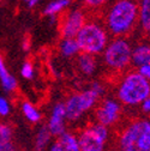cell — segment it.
<instances>
[{
	"label": "cell",
	"instance_id": "obj_12",
	"mask_svg": "<svg viewBox=\"0 0 150 151\" xmlns=\"http://www.w3.org/2000/svg\"><path fill=\"white\" fill-rule=\"evenodd\" d=\"M77 67L79 72L84 76H92L97 70L96 55H92L85 52H81L77 56Z\"/></svg>",
	"mask_w": 150,
	"mask_h": 151
},
{
	"label": "cell",
	"instance_id": "obj_4",
	"mask_svg": "<svg viewBox=\"0 0 150 151\" xmlns=\"http://www.w3.org/2000/svg\"><path fill=\"white\" fill-rule=\"evenodd\" d=\"M103 93V84L100 82H92L88 89L70 95L64 101L67 121L77 122L83 119L92 108H95Z\"/></svg>",
	"mask_w": 150,
	"mask_h": 151
},
{
	"label": "cell",
	"instance_id": "obj_3",
	"mask_svg": "<svg viewBox=\"0 0 150 151\" xmlns=\"http://www.w3.org/2000/svg\"><path fill=\"white\" fill-rule=\"evenodd\" d=\"M117 151H150V120H130L117 136Z\"/></svg>",
	"mask_w": 150,
	"mask_h": 151
},
{
	"label": "cell",
	"instance_id": "obj_26",
	"mask_svg": "<svg viewBox=\"0 0 150 151\" xmlns=\"http://www.w3.org/2000/svg\"><path fill=\"white\" fill-rule=\"evenodd\" d=\"M47 151H65V150H64V147L60 145V143L57 140V142L50 143V145L48 146Z\"/></svg>",
	"mask_w": 150,
	"mask_h": 151
},
{
	"label": "cell",
	"instance_id": "obj_21",
	"mask_svg": "<svg viewBox=\"0 0 150 151\" xmlns=\"http://www.w3.org/2000/svg\"><path fill=\"white\" fill-rule=\"evenodd\" d=\"M21 74L24 79H32L35 77V67L32 65V63L30 61H24L22 67H21Z\"/></svg>",
	"mask_w": 150,
	"mask_h": 151
},
{
	"label": "cell",
	"instance_id": "obj_7",
	"mask_svg": "<svg viewBox=\"0 0 150 151\" xmlns=\"http://www.w3.org/2000/svg\"><path fill=\"white\" fill-rule=\"evenodd\" d=\"M77 137L81 151H105L109 139V127L95 121L81 129Z\"/></svg>",
	"mask_w": 150,
	"mask_h": 151
},
{
	"label": "cell",
	"instance_id": "obj_19",
	"mask_svg": "<svg viewBox=\"0 0 150 151\" xmlns=\"http://www.w3.org/2000/svg\"><path fill=\"white\" fill-rule=\"evenodd\" d=\"M70 5H71V0H52L46 5L43 10V14L47 17H57L58 14L66 11Z\"/></svg>",
	"mask_w": 150,
	"mask_h": 151
},
{
	"label": "cell",
	"instance_id": "obj_27",
	"mask_svg": "<svg viewBox=\"0 0 150 151\" xmlns=\"http://www.w3.org/2000/svg\"><path fill=\"white\" fill-rule=\"evenodd\" d=\"M142 109L144 113H148V114H150V95L144 100V102L142 103Z\"/></svg>",
	"mask_w": 150,
	"mask_h": 151
},
{
	"label": "cell",
	"instance_id": "obj_9",
	"mask_svg": "<svg viewBox=\"0 0 150 151\" xmlns=\"http://www.w3.org/2000/svg\"><path fill=\"white\" fill-rule=\"evenodd\" d=\"M87 21V13L83 9H72L66 11L59 21L60 35L63 37H76Z\"/></svg>",
	"mask_w": 150,
	"mask_h": 151
},
{
	"label": "cell",
	"instance_id": "obj_6",
	"mask_svg": "<svg viewBox=\"0 0 150 151\" xmlns=\"http://www.w3.org/2000/svg\"><path fill=\"white\" fill-rule=\"evenodd\" d=\"M76 40L81 48V52H85L92 55H99L103 52L109 41V34L102 22L90 19L84 23Z\"/></svg>",
	"mask_w": 150,
	"mask_h": 151
},
{
	"label": "cell",
	"instance_id": "obj_16",
	"mask_svg": "<svg viewBox=\"0 0 150 151\" xmlns=\"http://www.w3.org/2000/svg\"><path fill=\"white\" fill-rule=\"evenodd\" d=\"M52 137L53 136L47 128V126H41L37 129L35 134V139H34L35 151H46L52 143Z\"/></svg>",
	"mask_w": 150,
	"mask_h": 151
},
{
	"label": "cell",
	"instance_id": "obj_17",
	"mask_svg": "<svg viewBox=\"0 0 150 151\" xmlns=\"http://www.w3.org/2000/svg\"><path fill=\"white\" fill-rule=\"evenodd\" d=\"M21 111L23 116L27 119V121L32 125L39 124L42 120V113L40 111V109L29 101H23L21 103Z\"/></svg>",
	"mask_w": 150,
	"mask_h": 151
},
{
	"label": "cell",
	"instance_id": "obj_18",
	"mask_svg": "<svg viewBox=\"0 0 150 151\" xmlns=\"http://www.w3.org/2000/svg\"><path fill=\"white\" fill-rule=\"evenodd\" d=\"M57 138H58L57 140L60 143V145L64 147L65 151H81L78 137H77V134H74L73 132L65 131L64 133H61Z\"/></svg>",
	"mask_w": 150,
	"mask_h": 151
},
{
	"label": "cell",
	"instance_id": "obj_8",
	"mask_svg": "<svg viewBox=\"0 0 150 151\" xmlns=\"http://www.w3.org/2000/svg\"><path fill=\"white\" fill-rule=\"evenodd\" d=\"M123 114V104L117 99H105L95 109V120L107 127H113L119 124Z\"/></svg>",
	"mask_w": 150,
	"mask_h": 151
},
{
	"label": "cell",
	"instance_id": "obj_10",
	"mask_svg": "<svg viewBox=\"0 0 150 151\" xmlns=\"http://www.w3.org/2000/svg\"><path fill=\"white\" fill-rule=\"evenodd\" d=\"M66 111L64 102H57L50 109V114L47 121V128L52 133L53 137H59L61 133L66 131Z\"/></svg>",
	"mask_w": 150,
	"mask_h": 151
},
{
	"label": "cell",
	"instance_id": "obj_13",
	"mask_svg": "<svg viewBox=\"0 0 150 151\" xmlns=\"http://www.w3.org/2000/svg\"><path fill=\"white\" fill-rule=\"evenodd\" d=\"M0 84H1L3 89L9 93L14 92L18 86V82L16 77L7 68L6 63L1 55H0Z\"/></svg>",
	"mask_w": 150,
	"mask_h": 151
},
{
	"label": "cell",
	"instance_id": "obj_22",
	"mask_svg": "<svg viewBox=\"0 0 150 151\" xmlns=\"http://www.w3.org/2000/svg\"><path fill=\"white\" fill-rule=\"evenodd\" d=\"M110 0H83L84 6L88 10H100L105 7Z\"/></svg>",
	"mask_w": 150,
	"mask_h": 151
},
{
	"label": "cell",
	"instance_id": "obj_1",
	"mask_svg": "<svg viewBox=\"0 0 150 151\" xmlns=\"http://www.w3.org/2000/svg\"><path fill=\"white\" fill-rule=\"evenodd\" d=\"M102 23L113 37H126L138 24V0H112L105 10Z\"/></svg>",
	"mask_w": 150,
	"mask_h": 151
},
{
	"label": "cell",
	"instance_id": "obj_15",
	"mask_svg": "<svg viewBox=\"0 0 150 151\" xmlns=\"http://www.w3.org/2000/svg\"><path fill=\"white\" fill-rule=\"evenodd\" d=\"M138 25L150 36V0H138Z\"/></svg>",
	"mask_w": 150,
	"mask_h": 151
},
{
	"label": "cell",
	"instance_id": "obj_30",
	"mask_svg": "<svg viewBox=\"0 0 150 151\" xmlns=\"http://www.w3.org/2000/svg\"><path fill=\"white\" fill-rule=\"evenodd\" d=\"M0 1H3V0H0Z\"/></svg>",
	"mask_w": 150,
	"mask_h": 151
},
{
	"label": "cell",
	"instance_id": "obj_14",
	"mask_svg": "<svg viewBox=\"0 0 150 151\" xmlns=\"http://www.w3.org/2000/svg\"><path fill=\"white\" fill-rule=\"evenodd\" d=\"M59 53L65 59H72L81 53V48L76 37H63L58 45Z\"/></svg>",
	"mask_w": 150,
	"mask_h": 151
},
{
	"label": "cell",
	"instance_id": "obj_2",
	"mask_svg": "<svg viewBox=\"0 0 150 151\" xmlns=\"http://www.w3.org/2000/svg\"><path fill=\"white\" fill-rule=\"evenodd\" d=\"M150 95V82L136 68L125 71L117 85V100L125 107H141Z\"/></svg>",
	"mask_w": 150,
	"mask_h": 151
},
{
	"label": "cell",
	"instance_id": "obj_5",
	"mask_svg": "<svg viewBox=\"0 0 150 151\" xmlns=\"http://www.w3.org/2000/svg\"><path fill=\"white\" fill-rule=\"evenodd\" d=\"M101 54L102 61L108 70L117 73L125 72L131 66L132 43L125 36L113 37L108 41Z\"/></svg>",
	"mask_w": 150,
	"mask_h": 151
},
{
	"label": "cell",
	"instance_id": "obj_25",
	"mask_svg": "<svg viewBox=\"0 0 150 151\" xmlns=\"http://www.w3.org/2000/svg\"><path fill=\"white\" fill-rule=\"evenodd\" d=\"M137 70L143 74V77H145V78L150 82V64L144 65V66H142V67H139V68H137Z\"/></svg>",
	"mask_w": 150,
	"mask_h": 151
},
{
	"label": "cell",
	"instance_id": "obj_11",
	"mask_svg": "<svg viewBox=\"0 0 150 151\" xmlns=\"http://www.w3.org/2000/svg\"><path fill=\"white\" fill-rule=\"evenodd\" d=\"M150 64V43L141 42L132 47L131 65L135 68H139L144 65Z\"/></svg>",
	"mask_w": 150,
	"mask_h": 151
},
{
	"label": "cell",
	"instance_id": "obj_24",
	"mask_svg": "<svg viewBox=\"0 0 150 151\" xmlns=\"http://www.w3.org/2000/svg\"><path fill=\"white\" fill-rule=\"evenodd\" d=\"M0 151H19L18 147L12 143H1L0 144Z\"/></svg>",
	"mask_w": 150,
	"mask_h": 151
},
{
	"label": "cell",
	"instance_id": "obj_23",
	"mask_svg": "<svg viewBox=\"0 0 150 151\" xmlns=\"http://www.w3.org/2000/svg\"><path fill=\"white\" fill-rule=\"evenodd\" d=\"M11 113V103L6 97L0 96V116H9Z\"/></svg>",
	"mask_w": 150,
	"mask_h": 151
},
{
	"label": "cell",
	"instance_id": "obj_28",
	"mask_svg": "<svg viewBox=\"0 0 150 151\" xmlns=\"http://www.w3.org/2000/svg\"><path fill=\"white\" fill-rule=\"evenodd\" d=\"M39 3H40V0H28V1H27V5H28L29 9H32V7H35Z\"/></svg>",
	"mask_w": 150,
	"mask_h": 151
},
{
	"label": "cell",
	"instance_id": "obj_29",
	"mask_svg": "<svg viewBox=\"0 0 150 151\" xmlns=\"http://www.w3.org/2000/svg\"><path fill=\"white\" fill-rule=\"evenodd\" d=\"M23 1H24V3H27V1H28V0H23Z\"/></svg>",
	"mask_w": 150,
	"mask_h": 151
},
{
	"label": "cell",
	"instance_id": "obj_20",
	"mask_svg": "<svg viewBox=\"0 0 150 151\" xmlns=\"http://www.w3.org/2000/svg\"><path fill=\"white\" fill-rule=\"evenodd\" d=\"M13 139V128L6 122H0V144L10 143Z\"/></svg>",
	"mask_w": 150,
	"mask_h": 151
}]
</instances>
